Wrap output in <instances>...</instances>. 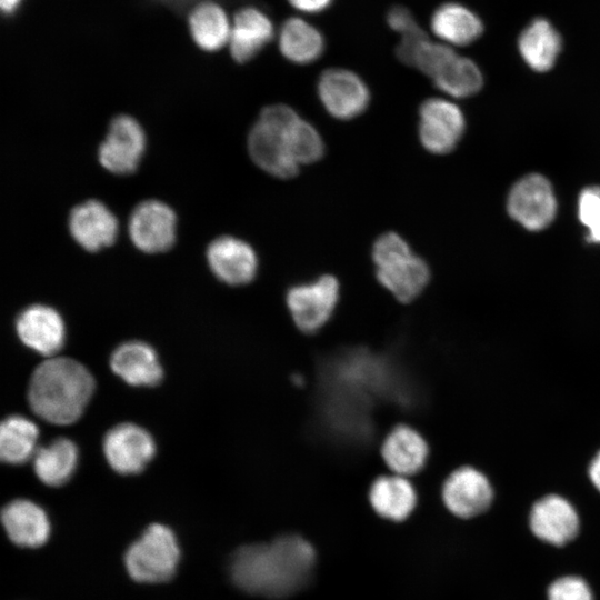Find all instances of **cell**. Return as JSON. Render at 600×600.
Returning <instances> with one entry per match:
<instances>
[{
    "mask_svg": "<svg viewBox=\"0 0 600 600\" xmlns=\"http://www.w3.org/2000/svg\"><path fill=\"white\" fill-rule=\"evenodd\" d=\"M529 527L541 541L560 547L576 538L580 520L576 508L568 499L549 493L532 504Z\"/></svg>",
    "mask_w": 600,
    "mask_h": 600,
    "instance_id": "cell-15",
    "label": "cell"
},
{
    "mask_svg": "<svg viewBox=\"0 0 600 600\" xmlns=\"http://www.w3.org/2000/svg\"><path fill=\"white\" fill-rule=\"evenodd\" d=\"M380 451L389 472L413 478L424 469L430 446L419 430L400 423L386 436Z\"/></svg>",
    "mask_w": 600,
    "mask_h": 600,
    "instance_id": "cell-16",
    "label": "cell"
},
{
    "mask_svg": "<svg viewBox=\"0 0 600 600\" xmlns=\"http://www.w3.org/2000/svg\"><path fill=\"white\" fill-rule=\"evenodd\" d=\"M38 427L22 416H10L0 428V457L10 464H20L36 453Z\"/></svg>",
    "mask_w": 600,
    "mask_h": 600,
    "instance_id": "cell-28",
    "label": "cell"
},
{
    "mask_svg": "<svg viewBox=\"0 0 600 600\" xmlns=\"http://www.w3.org/2000/svg\"><path fill=\"white\" fill-rule=\"evenodd\" d=\"M69 228L71 236L82 248L97 251L114 241L118 222L102 202L88 200L72 209Z\"/></svg>",
    "mask_w": 600,
    "mask_h": 600,
    "instance_id": "cell-20",
    "label": "cell"
},
{
    "mask_svg": "<svg viewBox=\"0 0 600 600\" xmlns=\"http://www.w3.org/2000/svg\"><path fill=\"white\" fill-rule=\"evenodd\" d=\"M176 224V214L168 204L158 200H147L132 211L129 219V236L141 251L162 252L174 242Z\"/></svg>",
    "mask_w": 600,
    "mask_h": 600,
    "instance_id": "cell-14",
    "label": "cell"
},
{
    "mask_svg": "<svg viewBox=\"0 0 600 600\" xmlns=\"http://www.w3.org/2000/svg\"><path fill=\"white\" fill-rule=\"evenodd\" d=\"M112 371L131 386H156L162 378L156 351L141 341L119 346L110 358Z\"/></svg>",
    "mask_w": 600,
    "mask_h": 600,
    "instance_id": "cell-24",
    "label": "cell"
},
{
    "mask_svg": "<svg viewBox=\"0 0 600 600\" xmlns=\"http://www.w3.org/2000/svg\"><path fill=\"white\" fill-rule=\"evenodd\" d=\"M341 284L333 273L288 288L286 303L296 327L314 334L332 319L340 301Z\"/></svg>",
    "mask_w": 600,
    "mask_h": 600,
    "instance_id": "cell-5",
    "label": "cell"
},
{
    "mask_svg": "<svg viewBox=\"0 0 600 600\" xmlns=\"http://www.w3.org/2000/svg\"><path fill=\"white\" fill-rule=\"evenodd\" d=\"M287 2L300 14H318L327 11L333 0H287Z\"/></svg>",
    "mask_w": 600,
    "mask_h": 600,
    "instance_id": "cell-35",
    "label": "cell"
},
{
    "mask_svg": "<svg viewBox=\"0 0 600 600\" xmlns=\"http://www.w3.org/2000/svg\"><path fill=\"white\" fill-rule=\"evenodd\" d=\"M374 276L400 303L417 300L432 280L430 264L394 232L380 236L371 251Z\"/></svg>",
    "mask_w": 600,
    "mask_h": 600,
    "instance_id": "cell-3",
    "label": "cell"
},
{
    "mask_svg": "<svg viewBox=\"0 0 600 600\" xmlns=\"http://www.w3.org/2000/svg\"><path fill=\"white\" fill-rule=\"evenodd\" d=\"M78 463V449L66 438H59L38 449L33 456L37 477L51 487L64 484L73 474Z\"/></svg>",
    "mask_w": 600,
    "mask_h": 600,
    "instance_id": "cell-27",
    "label": "cell"
},
{
    "mask_svg": "<svg viewBox=\"0 0 600 600\" xmlns=\"http://www.w3.org/2000/svg\"><path fill=\"white\" fill-rule=\"evenodd\" d=\"M180 560V547L174 532L161 523L150 524L124 553L128 574L142 583H159L171 579Z\"/></svg>",
    "mask_w": 600,
    "mask_h": 600,
    "instance_id": "cell-4",
    "label": "cell"
},
{
    "mask_svg": "<svg viewBox=\"0 0 600 600\" xmlns=\"http://www.w3.org/2000/svg\"><path fill=\"white\" fill-rule=\"evenodd\" d=\"M299 117L274 122L259 117L248 137V150L256 162L266 172L282 179L291 178L298 172L299 164L293 159L287 130Z\"/></svg>",
    "mask_w": 600,
    "mask_h": 600,
    "instance_id": "cell-7",
    "label": "cell"
},
{
    "mask_svg": "<svg viewBox=\"0 0 600 600\" xmlns=\"http://www.w3.org/2000/svg\"><path fill=\"white\" fill-rule=\"evenodd\" d=\"M493 496L488 476L471 463H463L450 471L440 489V499L446 509L461 519L484 512L491 506Z\"/></svg>",
    "mask_w": 600,
    "mask_h": 600,
    "instance_id": "cell-6",
    "label": "cell"
},
{
    "mask_svg": "<svg viewBox=\"0 0 600 600\" xmlns=\"http://www.w3.org/2000/svg\"><path fill=\"white\" fill-rule=\"evenodd\" d=\"M20 340L30 349L47 357L56 354L64 342V323L51 307L34 304L24 309L16 322Z\"/></svg>",
    "mask_w": 600,
    "mask_h": 600,
    "instance_id": "cell-19",
    "label": "cell"
},
{
    "mask_svg": "<svg viewBox=\"0 0 600 600\" xmlns=\"http://www.w3.org/2000/svg\"><path fill=\"white\" fill-rule=\"evenodd\" d=\"M287 140L298 164L314 162L323 154L324 146L319 132L300 118L287 130Z\"/></svg>",
    "mask_w": 600,
    "mask_h": 600,
    "instance_id": "cell-30",
    "label": "cell"
},
{
    "mask_svg": "<svg viewBox=\"0 0 600 600\" xmlns=\"http://www.w3.org/2000/svg\"><path fill=\"white\" fill-rule=\"evenodd\" d=\"M93 390V377L84 366L69 358H52L33 371L28 400L43 420L70 424L80 418Z\"/></svg>",
    "mask_w": 600,
    "mask_h": 600,
    "instance_id": "cell-2",
    "label": "cell"
},
{
    "mask_svg": "<svg viewBox=\"0 0 600 600\" xmlns=\"http://www.w3.org/2000/svg\"><path fill=\"white\" fill-rule=\"evenodd\" d=\"M1 520L7 536L19 547L38 548L50 537L49 518L33 501L17 499L9 502L2 510Z\"/></svg>",
    "mask_w": 600,
    "mask_h": 600,
    "instance_id": "cell-21",
    "label": "cell"
},
{
    "mask_svg": "<svg viewBox=\"0 0 600 600\" xmlns=\"http://www.w3.org/2000/svg\"><path fill=\"white\" fill-rule=\"evenodd\" d=\"M457 54L452 47L428 37L418 46L411 67L433 79Z\"/></svg>",
    "mask_w": 600,
    "mask_h": 600,
    "instance_id": "cell-31",
    "label": "cell"
},
{
    "mask_svg": "<svg viewBox=\"0 0 600 600\" xmlns=\"http://www.w3.org/2000/svg\"><path fill=\"white\" fill-rule=\"evenodd\" d=\"M206 1H213V0H173L172 8L179 12H183L187 8H192L199 3L206 2Z\"/></svg>",
    "mask_w": 600,
    "mask_h": 600,
    "instance_id": "cell-38",
    "label": "cell"
},
{
    "mask_svg": "<svg viewBox=\"0 0 600 600\" xmlns=\"http://www.w3.org/2000/svg\"><path fill=\"white\" fill-rule=\"evenodd\" d=\"M317 90L326 110L341 120L359 116L370 101V91L363 79L346 68L336 67L322 71Z\"/></svg>",
    "mask_w": 600,
    "mask_h": 600,
    "instance_id": "cell-9",
    "label": "cell"
},
{
    "mask_svg": "<svg viewBox=\"0 0 600 600\" xmlns=\"http://www.w3.org/2000/svg\"><path fill=\"white\" fill-rule=\"evenodd\" d=\"M276 39L281 56L299 66L317 61L326 50L322 31L301 16L283 20L277 30Z\"/></svg>",
    "mask_w": 600,
    "mask_h": 600,
    "instance_id": "cell-22",
    "label": "cell"
},
{
    "mask_svg": "<svg viewBox=\"0 0 600 600\" xmlns=\"http://www.w3.org/2000/svg\"><path fill=\"white\" fill-rule=\"evenodd\" d=\"M231 23L224 9L214 1L194 6L188 17L190 34L204 51H217L229 43Z\"/></svg>",
    "mask_w": 600,
    "mask_h": 600,
    "instance_id": "cell-26",
    "label": "cell"
},
{
    "mask_svg": "<svg viewBox=\"0 0 600 600\" xmlns=\"http://www.w3.org/2000/svg\"><path fill=\"white\" fill-rule=\"evenodd\" d=\"M277 30L271 17L261 8H240L231 23V57L238 63L250 61L277 37Z\"/></svg>",
    "mask_w": 600,
    "mask_h": 600,
    "instance_id": "cell-17",
    "label": "cell"
},
{
    "mask_svg": "<svg viewBox=\"0 0 600 600\" xmlns=\"http://www.w3.org/2000/svg\"><path fill=\"white\" fill-rule=\"evenodd\" d=\"M429 27L439 41L450 47L468 46L480 38L483 23L470 8L458 2H444L431 13Z\"/></svg>",
    "mask_w": 600,
    "mask_h": 600,
    "instance_id": "cell-23",
    "label": "cell"
},
{
    "mask_svg": "<svg viewBox=\"0 0 600 600\" xmlns=\"http://www.w3.org/2000/svg\"><path fill=\"white\" fill-rule=\"evenodd\" d=\"M578 214L588 229V241L600 243V187H588L579 196Z\"/></svg>",
    "mask_w": 600,
    "mask_h": 600,
    "instance_id": "cell-32",
    "label": "cell"
},
{
    "mask_svg": "<svg viewBox=\"0 0 600 600\" xmlns=\"http://www.w3.org/2000/svg\"><path fill=\"white\" fill-rule=\"evenodd\" d=\"M103 452L110 467L121 474H134L144 469L156 452L147 430L133 423H121L103 439Z\"/></svg>",
    "mask_w": 600,
    "mask_h": 600,
    "instance_id": "cell-12",
    "label": "cell"
},
{
    "mask_svg": "<svg viewBox=\"0 0 600 600\" xmlns=\"http://www.w3.org/2000/svg\"><path fill=\"white\" fill-rule=\"evenodd\" d=\"M548 600H593L589 584L578 576H564L548 588Z\"/></svg>",
    "mask_w": 600,
    "mask_h": 600,
    "instance_id": "cell-33",
    "label": "cell"
},
{
    "mask_svg": "<svg viewBox=\"0 0 600 600\" xmlns=\"http://www.w3.org/2000/svg\"><path fill=\"white\" fill-rule=\"evenodd\" d=\"M419 119L420 141L436 154L453 150L464 130V118L459 107L441 98L426 100L420 107Z\"/></svg>",
    "mask_w": 600,
    "mask_h": 600,
    "instance_id": "cell-10",
    "label": "cell"
},
{
    "mask_svg": "<svg viewBox=\"0 0 600 600\" xmlns=\"http://www.w3.org/2000/svg\"><path fill=\"white\" fill-rule=\"evenodd\" d=\"M523 61L533 70L551 69L561 51L562 39L558 30L544 18L532 20L518 39Z\"/></svg>",
    "mask_w": 600,
    "mask_h": 600,
    "instance_id": "cell-25",
    "label": "cell"
},
{
    "mask_svg": "<svg viewBox=\"0 0 600 600\" xmlns=\"http://www.w3.org/2000/svg\"><path fill=\"white\" fill-rule=\"evenodd\" d=\"M508 212L526 229L537 231L548 227L557 212L550 182L537 173L521 178L508 196Z\"/></svg>",
    "mask_w": 600,
    "mask_h": 600,
    "instance_id": "cell-8",
    "label": "cell"
},
{
    "mask_svg": "<svg viewBox=\"0 0 600 600\" xmlns=\"http://www.w3.org/2000/svg\"><path fill=\"white\" fill-rule=\"evenodd\" d=\"M432 81L442 92L456 98L474 94L483 82L479 67L471 59L459 54Z\"/></svg>",
    "mask_w": 600,
    "mask_h": 600,
    "instance_id": "cell-29",
    "label": "cell"
},
{
    "mask_svg": "<svg viewBox=\"0 0 600 600\" xmlns=\"http://www.w3.org/2000/svg\"><path fill=\"white\" fill-rule=\"evenodd\" d=\"M588 478L596 490L600 493V449L594 453L588 464Z\"/></svg>",
    "mask_w": 600,
    "mask_h": 600,
    "instance_id": "cell-36",
    "label": "cell"
},
{
    "mask_svg": "<svg viewBox=\"0 0 600 600\" xmlns=\"http://www.w3.org/2000/svg\"><path fill=\"white\" fill-rule=\"evenodd\" d=\"M146 147L141 126L129 116L116 117L99 147V161L108 171L127 174L134 171Z\"/></svg>",
    "mask_w": 600,
    "mask_h": 600,
    "instance_id": "cell-11",
    "label": "cell"
},
{
    "mask_svg": "<svg viewBox=\"0 0 600 600\" xmlns=\"http://www.w3.org/2000/svg\"><path fill=\"white\" fill-rule=\"evenodd\" d=\"M22 3V0H0L2 13L6 16L13 14Z\"/></svg>",
    "mask_w": 600,
    "mask_h": 600,
    "instance_id": "cell-37",
    "label": "cell"
},
{
    "mask_svg": "<svg viewBox=\"0 0 600 600\" xmlns=\"http://www.w3.org/2000/svg\"><path fill=\"white\" fill-rule=\"evenodd\" d=\"M368 502L380 518L401 522L416 511L419 494L411 478L388 472L372 481L368 490Z\"/></svg>",
    "mask_w": 600,
    "mask_h": 600,
    "instance_id": "cell-18",
    "label": "cell"
},
{
    "mask_svg": "<svg viewBox=\"0 0 600 600\" xmlns=\"http://www.w3.org/2000/svg\"><path fill=\"white\" fill-rule=\"evenodd\" d=\"M386 22L400 37L422 29L411 10L402 4L390 7L386 14Z\"/></svg>",
    "mask_w": 600,
    "mask_h": 600,
    "instance_id": "cell-34",
    "label": "cell"
},
{
    "mask_svg": "<svg viewBox=\"0 0 600 600\" xmlns=\"http://www.w3.org/2000/svg\"><path fill=\"white\" fill-rule=\"evenodd\" d=\"M207 259L212 273L231 287H246L256 281L259 260L247 242L230 236L214 239L208 247Z\"/></svg>",
    "mask_w": 600,
    "mask_h": 600,
    "instance_id": "cell-13",
    "label": "cell"
},
{
    "mask_svg": "<svg viewBox=\"0 0 600 600\" xmlns=\"http://www.w3.org/2000/svg\"><path fill=\"white\" fill-rule=\"evenodd\" d=\"M153 1L160 2L162 4H168L170 7L172 6V2H173V0H153Z\"/></svg>",
    "mask_w": 600,
    "mask_h": 600,
    "instance_id": "cell-39",
    "label": "cell"
},
{
    "mask_svg": "<svg viewBox=\"0 0 600 600\" xmlns=\"http://www.w3.org/2000/svg\"><path fill=\"white\" fill-rule=\"evenodd\" d=\"M316 564V551L304 538L288 533L269 542L250 543L231 556L229 573L242 591L280 599L302 589Z\"/></svg>",
    "mask_w": 600,
    "mask_h": 600,
    "instance_id": "cell-1",
    "label": "cell"
}]
</instances>
